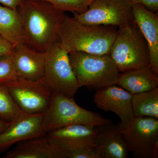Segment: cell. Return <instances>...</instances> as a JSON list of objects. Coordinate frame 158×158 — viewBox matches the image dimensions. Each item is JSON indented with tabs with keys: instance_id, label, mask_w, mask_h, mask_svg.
Returning a JSON list of instances; mask_svg holds the SVG:
<instances>
[{
	"instance_id": "6da1fadb",
	"label": "cell",
	"mask_w": 158,
	"mask_h": 158,
	"mask_svg": "<svg viewBox=\"0 0 158 158\" xmlns=\"http://www.w3.org/2000/svg\"><path fill=\"white\" fill-rule=\"evenodd\" d=\"M17 9L28 45L44 52L58 40L64 12L51 3L41 0H23Z\"/></svg>"
},
{
	"instance_id": "7a4b0ae2",
	"label": "cell",
	"mask_w": 158,
	"mask_h": 158,
	"mask_svg": "<svg viewBox=\"0 0 158 158\" xmlns=\"http://www.w3.org/2000/svg\"><path fill=\"white\" fill-rule=\"evenodd\" d=\"M114 27L85 24L65 14L58 40L69 53L110 55L117 34V30Z\"/></svg>"
},
{
	"instance_id": "3957f363",
	"label": "cell",
	"mask_w": 158,
	"mask_h": 158,
	"mask_svg": "<svg viewBox=\"0 0 158 158\" xmlns=\"http://www.w3.org/2000/svg\"><path fill=\"white\" fill-rule=\"evenodd\" d=\"M110 55L119 72L150 65L147 41L135 22L118 27Z\"/></svg>"
},
{
	"instance_id": "277c9868",
	"label": "cell",
	"mask_w": 158,
	"mask_h": 158,
	"mask_svg": "<svg viewBox=\"0 0 158 158\" xmlns=\"http://www.w3.org/2000/svg\"><path fill=\"white\" fill-rule=\"evenodd\" d=\"M71 65L80 88L96 90L116 85L119 72L110 55L81 52L69 53Z\"/></svg>"
},
{
	"instance_id": "5b68a950",
	"label": "cell",
	"mask_w": 158,
	"mask_h": 158,
	"mask_svg": "<svg viewBox=\"0 0 158 158\" xmlns=\"http://www.w3.org/2000/svg\"><path fill=\"white\" fill-rule=\"evenodd\" d=\"M111 121L79 106L73 97L53 94L50 105L44 114L43 127L47 134L59 128L74 124L104 125Z\"/></svg>"
},
{
	"instance_id": "8992f818",
	"label": "cell",
	"mask_w": 158,
	"mask_h": 158,
	"mask_svg": "<svg viewBox=\"0 0 158 158\" xmlns=\"http://www.w3.org/2000/svg\"><path fill=\"white\" fill-rule=\"evenodd\" d=\"M44 52L46 84L55 93L73 97L80 87L71 65L68 52L58 40Z\"/></svg>"
},
{
	"instance_id": "52a82bcc",
	"label": "cell",
	"mask_w": 158,
	"mask_h": 158,
	"mask_svg": "<svg viewBox=\"0 0 158 158\" xmlns=\"http://www.w3.org/2000/svg\"><path fill=\"white\" fill-rule=\"evenodd\" d=\"M73 14L75 19L85 24L119 27L134 22L130 0H93L85 12Z\"/></svg>"
},
{
	"instance_id": "ba28073f",
	"label": "cell",
	"mask_w": 158,
	"mask_h": 158,
	"mask_svg": "<svg viewBox=\"0 0 158 158\" xmlns=\"http://www.w3.org/2000/svg\"><path fill=\"white\" fill-rule=\"evenodd\" d=\"M3 84L23 113L44 114L50 105L53 92L44 80L33 81L17 77L13 81Z\"/></svg>"
},
{
	"instance_id": "9c48e42d",
	"label": "cell",
	"mask_w": 158,
	"mask_h": 158,
	"mask_svg": "<svg viewBox=\"0 0 158 158\" xmlns=\"http://www.w3.org/2000/svg\"><path fill=\"white\" fill-rule=\"evenodd\" d=\"M121 131L129 152L136 157L152 158L158 144V118L135 117Z\"/></svg>"
},
{
	"instance_id": "30bf717a",
	"label": "cell",
	"mask_w": 158,
	"mask_h": 158,
	"mask_svg": "<svg viewBox=\"0 0 158 158\" xmlns=\"http://www.w3.org/2000/svg\"><path fill=\"white\" fill-rule=\"evenodd\" d=\"M132 96L127 90L114 85L97 90L94 101L99 109L116 114L120 118L119 127L122 130L135 117L132 103Z\"/></svg>"
},
{
	"instance_id": "8fae6325",
	"label": "cell",
	"mask_w": 158,
	"mask_h": 158,
	"mask_svg": "<svg viewBox=\"0 0 158 158\" xmlns=\"http://www.w3.org/2000/svg\"><path fill=\"white\" fill-rule=\"evenodd\" d=\"M44 114L23 113L0 133V152L21 141L46 135L43 127Z\"/></svg>"
},
{
	"instance_id": "7c38bea8",
	"label": "cell",
	"mask_w": 158,
	"mask_h": 158,
	"mask_svg": "<svg viewBox=\"0 0 158 158\" xmlns=\"http://www.w3.org/2000/svg\"><path fill=\"white\" fill-rule=\"evenodd\" d=\"M11 54L18 77L38 81L44 80L45 54L25 43L15 44Z\"/></svg>"
},
{
	"instance_id": "4fadbf2b",
	"label": "cell",
	"mask_w": 158,
	"mask_h": 158,
	"mask_svg": "<svg viewBox=\"0 0 158 158\" xmlns=\"http://www.w3.org/2000/svg\"><path fill=\"white\" fill-rule=\"evenodd\" d=\"M98 158H127L129 151L119 127L112 123L99 125L95 141Z\"/></svg>"
},
{
	"instance_id": "5bb4252c",
	"label": "cell",
	"mask_w": 158,
	"mask_h": 158,
	"mask_svg": "<svg viewBox=\"0 0 158 158\" xmlns=\"http://www.w3.org/2000/svg\"><path fill=\"white\" fill-rule=\"evenodd\" d=\"M134 22L147 41L149 51L150 65L158 75V16L139 4H132Z\"/></svg>"
},
{
	"instance_id": "9a60e30c",
	"label": "cell",
	"mask_w": 158,
	"mask_h": 158,
	"mask_svg": "<svg viewBox=\"0 0 158 158\" xmlns=\"http://www.w3.org/2000/svg\"><path fill=\"white\" fill-rule=\"evenodd\" d=\"M4 158H66L61 150L51 142L47 134L18 143Z\"/></svg>"
},
{
	"instance_id": "2e32d148",
	"label": "cell",
	"mask_w": 158,
	"mask_h": 158,
	"mask_svg": "<svg viewBox=\"0 0 158 158\" xmlns=\"http://www.w3.org/2000/svg\"><path fill=\"white\" fill-rule=\"evenodd\" d=\"M116 85L133 95L157 88L158 75L150 65L144 66L119 73Z\"/></svg>"
},
{
	"instance_id": "e0dca14e",
	"label": "cell",
	"mask_w": 158,
	"mask_h": 158,
	"mask_svg": "<svg viewBox=\"0 0 158 158\" xmlns=\"http://www.w3.org/2000/svg\"><path fill=\"white\" fill-rule=\"evenodd\" d=\"M99 126L71 125L53 130L47 134L50 138L60 141L95 145Z\"/></svg>"
},
{
	"instance_id": "ac0fdd59",
	"label": "cell",
	"mask_w": 158,
	"mask_h": 158,
	"mask_svg": "<svg viewBox=\"0 0 158 158\" xmlns=\"http://www.w3.org/2000/svg\"><path fill=\"white\" fill-rule=\"evenodd\" d=\"M0 36L14 45L26 43L24 29L17 9L0 5Z\"/></svg>"
},
{
	"instance_id": "d6986e66",
	"label": "cell",
	"mask_w": 158,
	"mask_h": 158,
	"mask_svg": "<svg viewBox=\"0 0 158 158\" xmlns=\"http://www.w3.org/2000/svg\"><path fill=\"white\" fill-rule=\"evenodd\" d=\"M132 103L135 117H150L158 119V87L133 94Z\"/></svg>"
},
{
	"instance_id": "ffe728a7",
	"label": "cell",
	"mask_w": 158,
	"mask_h": 158,
	"mask_svg": "<svg viewBox=\"0 0 158 158\" xmlns=\"http://www.w3.org/2000/svg\"><path fill=\"white\" fill-rule=\"evenodd\" d=\"M49 138L54 145L62 151L66 158H98L95 145L64 142Z\"/></svg>"
},
{
	"instance_id": "44dd1931",
	"label": "cell",
	"mask_w": 158,
	"mask_h": 158,
	"mask_svg": "<svg viewBox=\"0 0 158 158\" xmlns=\"http://www.w3.org/2000/svg\"><path fill=\"white\" fill-rule=\"evenodd\" d=\"M23 113L6 85L0 83V119L10 123Z\"/></svg>"
},
{
	"instance_id": "7402d4cb",
	"label": "cell",
	"mask_w": 158,
	"mask_h": 158,
	"mask_svg": "<svg viewBox=\"0 0 158 158\" xmlns=\"http://www.w3.org/2000/svg\"><path fill=\"white\" fill-rule=\"evenodd\" d=\"M51 3L57 9L76 13H83L88 9L93 0H41Z\"/></svg>"
},
{
	"instance_id": "603a6c76",
	"label": "cell",
	"mask_w": 158,
	"mask_h": 158,
	"mask_svg": "<svg viewBox=\"0 0 158 158\" xmlns=\"http://www.w3.org/2000/svg\"><path fill=\"white\" fill-rule=\"evenodd\" d=\"M17 77L11 53L0 56V83L11 81Z\"/></svg>"
},
{
	"instance_id": "cb8c5ba5",
	"label": "cell",
	"mask_w": 158,
	"mask_h": 158,
	"mask_svg": "<svg viewBox=\"0 0 158 158\" xmlns=\"http://www.w3.org/2000/svg\"><path fill=\"white\" fill-rule=\"evenodd\" d=\"M132 4H139L154 13H157L158 0H130Z\"/></svg>"
},
{
	"instance_id": "d4e9b609",
	"label": "cell",
	"mask_w": 158,
	"mask_h": 158,
	"mask_svg": "<svg viewBox=\"0 0 158 158\" xmlns=\"http://www.w3.org/2000/svg\"><path fill=\"white\" fill-rule=\"evenodd\" d=\"M14 46V44H12L0 36V56L10 53Z\"/></svg>"
},
{
	"instance_id": "484cf974",
	"label": "cell",
	"mask_w": 158,
	"mask_h": 158,
	"mask_svg": "<svg viewBox=\"0 0 158 158\" xmlns=\"http://www.w3.org/2000/svg\"><path fill=\"white\" fill-rule=\"evenodd\" d=\"M23 0H0V3L6 7L17 9Z\"/></svg>"
},
{
	"instance_id": "4316f807",
	"label": "cell",
	"mask_w": 158,
	"mask_h": 158,
	"mask_svg": "<svg viewBox=\"0 0 158 158\" xmlns=\"http://www.w3.org/2000/svg\"><path fill=\"white\" fill-rule=\"evenodd\" d=\"M10 123L0 119V133L4 131L9 127Z\"/></svg>"
}]
</instances>
